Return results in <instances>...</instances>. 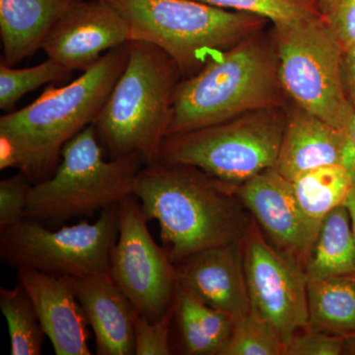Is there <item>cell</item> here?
<instances>
[{
  "instance_id": "6da1fadb",
  "label": "cell",
  "mask_w": 355,
  "mask_h": 355,
  "mask_svg": "<svg viewBox=\"0 0 355 355\" xmlns=\"http://www.w3.org/2000/svg\"><path fill=\"white\" fill-rule=\"evenodd\" d=\"M128 60V43L107 51L67 85L46 88L38 99L0 118V170L15 168L32 183L57 169L62 148L93 125Z\"/></svg>"
},
{
  "instance_id": "7a4b0ae2",
  "label": "cell",
  "mask_w": 355,
  "mask_h": 355,
  "mask_svg": "<svg viewBox=\"0 0 355 355\" xmlns=\"http://www.w3.org/2000/svg\"><path fill=\"white\" fill-rule=\"evenodd\" d=\"M133 195L148 220L158 222L175 265L203 250L242 242L251 225L233 187L193 166L144 165Z\"/></svg>"
},
{
  "instance_id": "3957f363",
  "label": "cell",
  "mask_w": 355,
  "mask_h": 355,
  "mask_svg": "<svg viewBox=\"0 0 355 355\" xmlns=\"http://www.w3.org/2000/svg\"><path fill=\"white\" fill-rule=\"evenodd\" d=\"M181 76L175 60L158 46L128 42L127 65L93 123L110 158L137 154L146 165L155 162Z\"/></svg>"
},
{
  "instance_id": "277c9868",
  "label": "cell",
  "mask_w": 355,
  "mask_h": 355,
  "mask_svg": "<svg viewBox=\"0 0 355 355\" xmlns=\"http://www.w3.org/2000/svg\"><path fill=\"white\" fill-rule=\"evenodd\" d=\"M282 88L277 55L252 35L181 80L167 137L275 108Z\"/></svg>"
},
{
  "instance_id": "5b68a950",
  "label": "cell",
  "mask_w": 355,
  "mask_h": 355,
  "mask_svg": "<svg viewBox=\"0 0 355 355\" xmlns=\"http://www.w3.org/2000/svg\"><path fill=\"white\" fill-rule=\"evenodd\" d=\"M127 20L130 41L158 46L184 78L259 31L266 19L198 0H106Z\"/></svg>"
},
{
  "instance_id": "8992f818",
  "label": "cell",
  "mask_w": 355,
  "mask_h": 355,
  "mask_svg": "<svg viewBox=\"0 0 355 355\" xmlns=\"http://www.w3.org/2000/svg\"><path fill=\"white\" fill-rule=\"evenodd\" d=\"M103 149L93 125L70 139L53 174L33 184L25 218L64 223L93 216L133 195L144 160L137 154L106 160Z\"/></svg>"
},
{
  "instance_id": "52a82bcc",
  "label": "cell",
  "mask_w": 355,
  "mask_h": 355,
  "mask_svg": "<svg viewBox=\"0 0 355 355\" xmlns=\"http://www.w3.org/2000/svg\"><path fill=\"white\" fill-rule=\"evenodd\" d=\"M286 123L277 107L256 110L218 125L169 135L156 161L193 166L237 187L275 167Z\"/></svg>"
},
{
  "instance_id": "ba28073f",
  "label": "cell",
  "mask_w": 355,
  "mask_h": 355,
  "mask_svg": "<svg viewBox=\"0 0 355 355\" xmlns=\"http://www.w3.org/2000/svg\"><path fill=\"white\" fill-rule=\"evenodd\" d=\"M120 228V203L100 211L94 223L81 221L57 231L24 218L0 231V259L6 265L60 277L109 273Z\"/></svg>"
},
{
  "instance_id": "9c48e42d",
  "label": "cell",
  "mask_w": 355,
  "mask_h": 355,
  "mask_svg": "<svg viewBox=\"0 0 355 355\" xmlns=\"http://www.w3.org/2000/svg\"><path fill=\"white\" fill-rule=\"evenodd\" d=\"M282 89L297 106L342 130L349 97L343 48L324 16L275 27Z\"/></svg>"
},
{
  "instance_id": "30bf717a",
  "label": "cell",
  "mask_w": 355,
  "mask_h": 355,
  "mask_svg": "<svg viewBox=\"0 0 355 355\" xmlns=\"http://www.w3.org/2000/svg\"><path fill=\"white\" fill-rule=\"evenodd\" d=\"M139 198L120 202V228L112 249L109 273L137 311L156 321L165 314L176 292V265L150 234Z\"/></svg>"
},
{
  "instance_id": "8fae6325",
  "label": "cell",
  "mask_w": 355,
  "mask_h": 355,
  "mask_svg": "<svg viewBox=\"0 0 355 355\" xmlns=\"http://www.w3.org/2000/svg\"><path fill=\"white\" fill-rule=\"evenodd\" d=\"M242 250L251 311L270 324L286 345L308 328L304 266L266 241L253 218Z\"/></svg>"
},
{
  "instance_id": "7c38bea8",
  "label": "cell",
  "mask_w": 355,
  "mask_h": 355,
  "mask_svg": "<svg viewBox=\"0 0 355 355\" xmlns=\"http://www.w3.org/2000/svg\"><path fill=\"white\" fill-rule=\"evenodd\" d=\"M233 189L273 246L305 268L321 224L306 216L291 182L272 167Z\"/></svg>"
},
{
  "instance_id": "4fadbf2b",
  "label": "cell",
  "mask_w": 355,
  "mask_h": 355,
  "mask_svg": "<svg viewBox=\"0 0 355 355\" xmlns=\"http://www.w3.org/2000/svg\"><path fill=\"white\" fill-rule=\"evenodd\" d=\"M130 41L127 20L106 0H78L57 21L42 44L49 58L70 70H86Z\"/></svg>"
},
{
  "instance_id": "5bb4252c",
  "label": "cell",
  "mask_w": 355,
  "mask_h": 355,
  "mask_svg": "<svg viewBox=\"0 0 355 355\" xmlns=\"http://www.w3.org/2000/svg\"><path fill=\"white\" fill-rule=\"evenodd\" d=\"M176 270L178 286L234 322L251 311L242 242L191 254Z\"/></svg>"
},
{
  "instance_id": "9a60e30c",
  "label": "cell",
  "mask_w": 355,
  "mask_h": 355,
  "mask_svg": "<svg viewBox=\"0 0 355 355\" xmlns=\"http://www.w3.org/2000/svg\"><path fill=\"white\" fill-rule=\"evenodd\" d=\"M17 279L29 294L46 336L57 355H90L87 318L71 277L33 268H17Z\"/></svg>"
},
{
  "instance_id": "2e32d148",
  "label": "cell",
  "mask_w": 355,
  "mask_h": 355,
  "mask_svg": "<svg viewBox=\"0 0 355 355\" xmlns=\"http://www.w3.org/2000/svg\"><path fill=\"white\" fill-rule=\"evenodd\" d=\"M76 295L92 327L98 355L135 354L137 311L110 273L71 277Z\"/></svg>"
},
{
  "instance_id": "e0dca14e",
  "label": "cell",
  "mask_w": 355,
  "mask_h": 355,
  "mask_svg": "<svg viewBox=\"0 0 355 355\" xmlns=\"http://www.w3.org/2000/svg\"><path fill=\"white\" fill-rule=\"evenodd\" d=\"M345 150L343 130L297 106L286 118L275 169L292 182L316 168L343 165Z\"/></svg>"
},
{
  "instance_id": "ac0fdd59",
  "label": "cell",
  "mask_w": 355,
  "mask_h": 355,
  "mask_svg": "<svg viewBox=\"0 0 355 355\" xmlns=\"http://www.w3.org/2000/svg\"><path fill=\"white\" fill-rule=\"evenodd\" d=\"M78 0H0L4 64H19L42 49L53 26Z\"/></svg>"
},
{
  "instance_id": "d6986e66",
  "label": "cell",
  "mask_w": 355,
  "mask_h": 355,
  "mask_svg": "<svg viewBox=\"0 0 355 355\" xmlns=\"http://www.w3.org/2000/svg\"><path fill=\"white\" fill-rule=\"evenodd\" d=\"M173 321L182 354L188 355H222L234 327L232 318L180 286L175 292Z\"/></svg>"
},
{
  "instance_id": "ffe728a7",
  "label": "cell",
  "mask_w": 355,
  "mask_h": 355,
  "mask_svg": "<svg viewBox=\"0 0 355 355\" xmlns=\"http://www.w3.org/2000/svg\"><path fill=\"white\" fill-rule=\"evenodd\" d=\"M308 329L330 335L355 334V273L308 279Z\"/></svg>"
},
{
  "instance_id": "44dd1931",
  "label": "cell",
  "mask_w": 355,
  "mask_h": 355,
  "mask_svg": "<svg viewBox=\"0 0 355 355\" xmlns=\"http://www.w3.org/2000/svg\"><path fill=\"white\" fill-rule=\"evenodd\" d=\"M308 279L355 273V234L347 205H338L322 221L305 268Z\"/></svg>"
},
{
  "instance_id": "7402d4cb",
  "label": "cell",
  "mask_w": 355,
  "mask_h": 355,
  "mask_svg": "<svg viewBox=\"0 0 355 355\" xmlns=\"http://www.w3.org/2000/svg\"><path fill=\"white\" fill-rule=\"evenodd\" d=\"M291 183L301 209L318 224H322L329 212L345 202L354 186L347 168L338 164L311 170Z\"/></svg>"
},
{
  "instance_id": "603a6c76",
  "label": "cell",
  "mask_w": 355,
  "mask_h": 355,
  "mask_svg": "<svg viewBox=\"0 0 355 355\" xmlns=\"http://www.w3.org/2000/svg\"><path fill=\"white\" fill-rule=\"evenodd\" d=\"M0 308L8 324L10 354H41L46 334L29 294L20 282L12 289L0 288Z\"/></svg>"
},
{
  "instance_id": "cb8c5ba5",
  "label": "cell",
  "mask_w": 355,
  "mask_h": 355,
  "mask_svg": "<svg viewBox=\"0 0 355 355\" xmlns=\"http://www.w3.org/2000/svg\"><path fill=\"white\" fill-rule=\"evenodd\" d=\"M227 10L253 14L275 27L295 26L324 16L315 0H198Z\"/></svg>"
},
{
  "instance_id": "d4e9b609",
  "label": "cell",
  "mask_w": 355,
  "mask_h": 355,
  "mask_svg": "<svg viewBox=\"0 0 355 355\" xmlns=\"http://www.w3.org/2000/svg\"><path fill=\"white\" fill-rule=\"evenodd\" d=\"M72 70L55 60L48 58L36 67L13 69L10 65L0 64V108L10 112L16 103L27 93L44 84L62 81L71 76Z\"/></svg>"
},
{
  "instance_id": "484cf974",
  "label": "cell",
  "mask_w": 355,
  "mask_h": 355,
  "mask_svg": "<svg viewBox=\"0 0 355 355\" xmlns=\"http://www.w3.org/2000/svg\"><path fill=\"white\" fill-rule=\"evenodd\" d=\"M284 343L265 320L250 311L234 322L222 355H284Z\"/></svg>"
},
{
  "instance_id": "4316f807",
  "label": "cell",
  "mask_w": 355,
  "mask_h": 355,
  "mask_svg": "<svg viewBox=\"0 0 355 355\" xmlns=\"http://www.w3.org/2000/svg\"><path fill=\"white\" fill-rule=\"evenodd\" d=\"M174 318V300L169 309L156 321H150L137 313L135 324V354H172L170 334Z\"/></svg>"
},
{
  "instance_id": "83f0119b",
  "label": "cell",
  "mask_w": 355,
  "mask_h": 355,
  "mask_svg": "<svg viewBox=\"0 0 355 355\" xmlns=\"http://www.w3.org/2000/svg\"><path fill=\"white\" fill-rule=\"evenodd\" d=\"M32 184L21 172L0 182V231L12 227L25 218Z\"/></svg>"
},
{
  "instance_id": "f1b7e54d",
  "label": "cell",
  "mask_w": 355,
  "mask_h": 355,
  "mask_svg": "<svg viewBox=\"0 0 355 355\" xmlns=\"http://www.w3.org/2000/svg\"><path fill=\"white\" fill-rule=\"evenodd\" d=\"M345 340V336L307 328L292 336L284 345V355H342Z\"/></svg>"
},
{
  "instance_id": "f546056e",
  "label": "cell",
  "mask_w": 355,
  "mask_h": 355,
  "mask_svg": "<svg viewBox=\"0 0 355 355\" xmlns=\"http://www.w3.org/2000/svg\"><path fill=\"white\" fill-rule=\"evenodd\" d=\"M324 18L342 44L343 51L355 46V0H338Z\"/></svg>"
},
{
  "instance_id": "4dcf8cb0",
  "label": "cell",
  "mask_w": 355,
  "mask_h": 355,
  "mask_svg": "<svg viewBox=\"0 0 355 355\" xmlns=\"http://www.w3.org/2000/svg\"><path fill=\"white\" fill-rule=\"evenodd\" d=\"M342 130L347 137V150H345L343 165L347 168L354 180L355 179V101L349 98Z\"/></svg>"
},
{
  "instance_id": "1f68e13d",
  "label": "cell",
  "mask_w": 355,
  "mask_h": 355,
  "mask_svg": "<svg viewBox=\"0 0 355 355\" xmlns=\"http://www.w3.org/2000/svg\"><path fill=\"white\" fill-rule=\"evenodd\" d=\"M343 72L347 97L355 101V46L343 53Z\"/></svg>"
},
{
  "instance_id": "d6a6232c",
  "label": "cell",
  "mask_w": 355,
  "mask_h": 355,
  "mask_svg": "<svg viewBox=\"0 0 355 355\" xmlns=\"http://www.w3.org/2000/svg\"><path fill=\"white\" fill-rule=\"evenodd\" d=\"M352 182H354V186H352V191H350L349 197H347V200H345V205H347V209L349 210L355 234V179L352 180Z\"/></svg>"
},
{
  "instance_id": "836d02e7",
  "label": "cell",
  "mask_w": 355,
  "mask_h": 355,
  "mask_svg": "<svg viewBox=\"0 0 355 355\" xmlns=\"http://www.w3.org/2000/svg\"><path fill=\"white\" fill-rule=\"evenodd\" d=\"M315 2H316V6L320 12L323 14L324 16H327L330 13L333 7L336 6L338 0H315Z\"/></svg>"
},
{
  "instance_id": "e575fe53",
  "label": "cell",
  "mask_w": 355,
  "mask_h": 355,
  "mask_svg": "<svg viewBox=\"0 0 355 355\" xmlns=\"http://www.w3.org/2000/svg\"><path fill=\"white\" fill-rule=\"evenodd\" d=\"M343 354L355 355V334L345 338Z\"/></svg>"
}]
</instances>
